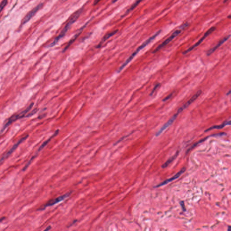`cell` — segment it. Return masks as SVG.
<instances>
[{
  "label": "cell",
  "instance_id": "cell-9",
  "mask_svg": "<svg viewBox=\"0 0 231 231\" xmlns=\"http://www.w3.org/2000/svg\"><path fill=\"white\" fill-rule=\"evenodd\" d=\"M186 171V168H183L179 171L177 172L176 174L174 176L172 177L171 178H169V179H167V180H165L164 182H162V183H160V184L158 185L157 186L155 187L158 188L160 187H162V186H164V185H167L169 183L171 182L172 181H174V180H176L177 178H179L183 173L185 172Z\"/></svg>",
  "mask_w": 231,
  "mask_h": 231
},
{
  "label": "cell",
  "instance_id": "cell-26",
  "mask_svg": "<svg viewBox=\"0 0 231 231\" xmlns=\"http://www.w3.org/2000/svg\"><path fill=\"white\" fill-rule=\"evenodd\" d=\"M229 0H224V3H226V2H227V1H228Z\"/></svg>",
  "mask_w": 231,
  "mask_h": 231
},
{
  "label": "cell",
  "instance_id": "cell-11",
  "mask_svg": "<svg viewBox=\"0 0 231 231\" xmlns=\"http://www.w3.org/2000/svg\"><path fill=\"white\" fill-rule=\"evenodd\" d=\"M118 30H116V31H113L111 32L110 33H109L107 34L106 35H105L104 37H103V38H102V41H101L100 43V44H99L98 45V46H97V47H98V48H100V46H101L103 44V43H104V42L106 41V40H107L108 39H109V38H111V37H112V36H113L114 35H115L116 33H118Z\"/></svg>",
  "mask_w": 231,
  "mask_h": 231
},
{
  "label": "cell",
  "instance_id": "cell-1",
  "mask_svg": "<svg viewBox=\"0 0 231 231\" xmlns=\"http://www.w3.org/2000/svg\"><path fill=\"white\" fill-rule=\"evenodd\" d=\"M82 12V9H79V10L77 11V12L75 13V14L72 16V18H71V19L70 20V21L68 22V23L66 24L65 27L63 29L62 31H61L60 34L55 38L54 41L49 45V47H52V46H55V45L58 42V41L65 35L66 33H67V32L68 31L69 29L70 28L71 26V25H72V24H74V23L77 20V19L79 18V17H80L81 14Z\"/></svg>",
  "mask_w": 231,
  "mask_h": 231
},
{
  "label": "cell",
  "instance_id": "cell-6",
  "mask_svg": "<svg viewBox=\"0 0 231 231\" xmlns=\"http://www.w3.org/2000/svg\"><path fill=\"white\" fill-rule=\"evenodd\" d=\"M43 3H40L39 5H38V6H36L31 11H30L24 17V19L22 21V25H25V24H26L27 22L30 21L31 19L32 18V17L35 15V14L39 11V9L43 7Z\"/></svg>",
  "mask_w": 231,
  "mask_h": 231
},
{
  "label": "cell",
  "instance_id": "cell-25",
  "mask_svg": "<svg viewBox=\"0 0 231 231\" xmlns=\"http://www.w3.org/2000/svg\"><path fill=\"white\" fill-rule=\"evenodd\" d=\"M4 219H5V218H4V217H3V218H1V219H0V223H1V222H2V221H3Z\"/></svg>",
  "mask_w": 231,
  "mask_h": 231
},
{
  "label": "cell",
  "instance_id": "cell-14",
  "mask_svg": "<svg viewBox=\"0 0 231 231\" xmlns=\"http://www.w3.org/2000/svg\"><path fill=\"white\" fill-rule=\"evenodd\" d=\"M84 27H85V26L83 27L82 28V30H80V31L79 32V33H77V34H76L75 36H74V38H72L71 40H70V41L69 42V43L68 44H67V45L65 46V48L64 49V52H65V51L67 49H68L69 47V46H70L73 43H74V41H75L76 39L77 38V37H78V36L80 35V34H81V33L83 29V28Z\"/></svg>",
  "mask_w": 231,
  "mask_h": 231
},
{
  "label": "cell",
  "instance_id": "cell-8",
  "mask_svg": "<svg viewBox=\"0 0 231 231\" xmlns=\"http://www.w3.org/2000/svg\"><path fill=\"white\" fill-rule=\"evenodd\" d=\"M71 194V192H69L65 194L64 195H62V196H59V197H57V198H55L54 199H52V200H50L49 201L45 206H44V208H41L39 210H44L45 208L46 207L51 206H53V205H56L57 203H59L60 202L62 201L63 200H64L65 198L68 197Z\"/></svg>",
  "mask_w": 231,
  "mask_h": 231
},
{
  "label": "cell",
  "instance_id": "cell-20",
  "mask_svg": "<svg viewBox=\"0 0 231 231\" xmlns=\"http://www.w3.org/2000/svg\"><path fill=\"white\" fill-rule=\"evenodd\" d=\"M188 26H189L188 23H185V24H184V25H182V26L180 27V28H179V29H180V30L182 31V30H184V29H185V28H187V27Z\"/></svg>",
  "mask_w": 231,
  "mask_h": 231
},
{
  "label": "cell",
  "instance_id": "cell-17",
  "mask_svg": "<svg viewBox=\"0 0 231 231\" xmlns=\"http://www.w3.org/2000/svg\"><path fill=\"white\" fill-rule=\"evenodd\" d=\"M208 138V137H207L206 138H205L203 139H201V140H200V141H199L198 142H196V143H195V144H194L193 145H192V146H191V147H190V148L188 149V150H187V153H188L189 151H190V150H192V149H193V148H194V147H196V146H197L198 145H199V144H200V143H202V142H204V141H205V140H206V139Z\"/></svg>",
  "mask_w": 231,
  "mask_h": 231
},
{
  "label": "cell",
  "instance_id": "cell-21",
  "mask_svg": "<svg viewBox=\"0 0 231 231\" xmlns=\"http://www.w3.org/2000/svg\"><path fill=\"white\" fill-rule=\"evenodd\" d=\"M172 95H173V93H171V94H170L169 95H168L167 97H166V98H165L164 99H163V101H166L169 100L170 99H171V98Z\"/></svg>",
  "mask_w": 231,
  "mask_h": 231
},
{
  "label": "cell",
  "instance_id": "cell-28",
  "mask_svg": "<svg viewBox=\"0 0 231 231\" xmlns=\"http://www.w3.org/2000/svg\"><path fill=\"white\" fill-rule=\"evenodd\" d=\"M230 18H231V15H229L228 16V19H230Z\"/></svg>",
  "mask_w": 231,
  "mask_h": 231
},
{
  "label": "cell",
  "instance_id": "cell-24",
  "mask_svg": "<svg viewBox=\"0 0 231 231\" xmlns=\"http://www.w3.org/2000/svg\"><path fill=\"white\" fill-rule=\"evenodd\" d=\"M51 229V227H48L45 230V231H49V230H50Z\"/></svg>",
  "mask_w": 231,
  "mask_h": 231
},
{
  "label": "cell",
  "instance_id": "cell-5",
  "mask_svg": "<svg viewBox=\"0 0 231 231\" xmlns=\"http://www.w3.org/2000/svg\"><path fill=\"white\" fill-rule=\"evenodd\" d=\"M215 29H216V28H215V27H211L209 30H208V31L205 33V34H204L203 37L201 38L199 40V41H198V42H197L194 45L191 46V47H190L189 49H188L187 50L184 52L183 53V54H184V55H185V54L189 53V52H190L191 51L194 49H195V48H196V47H197L198 46L200 45L201 44V43H202V42L206 39V38L208 35H210V34L212 33L215 31Z\"/></svg>",
  "mask_w": 231,
  "mask_h": 231
},
{
  "label": "cell",
  "instance_id": "cell-2",
  "mask_svg": "<svg viewBox=\"0 0 231 231\" xmlns=\"http://www.w3.org/2000/svg\"><path fill=\"white\" fill-rule=\"evenodd\" d=\"M161 32V31H158L154 35H153L152 36H151V37H150L149 39H147L145 42H144L141 46H139V47L138 48V49H137L132 54V55L128 58V59L126 60V61L123 63V64L120 67V68L118 70V72H121V71L126 67V66L131 61V60L133 59L134 57L140 51H141L142 49L145 48L146 46L148 45L152 41H153V40L156 38L157 36H158V35H159V34H160Z\"/></svg>",
  "mask_w": 231,
  "mask_h": 231
},
{
  "label": "cell",
  "instance_id": "cell-10",
  "mask_svg": "<svg viewBox=\"0 0 231 231\" xmlns=\"http://www.w3.org/2000/svg\"><path fill=\"white\" fill-rule=\"evenodd\" d=\"M230 35H228V36H226V37H225V38H224L223 39H222V40H221V41H220L215 46H214L213 48L211 49L208 51V52H207V56H209V55L212 54V53H213L214 52H215L219 47H220V46L222 45L223 44H224L227 40H228L229 38H230Z\"/></svg>",
  "mask_w": 231,
  "mask_h": 231
},
{
  "label": "cell",
  "instance_id": "cell-15",
  "mask_svg": "<svg viewBox=\"0 0 231 231\" xmlns=\"http://www.w3.org/2000/svg\"><path fill=\"white\" fill-rule=\"evenodd\" d=\"M58 132H59V130H57V131L55 132V133L54 134H53V136H52V137L50 138L49 139H47V140H46V141H45V142H44L43 144H42V145H41V146L39 147L38 151L39 152L40 151H41V150H43V149H44V147H45L46 145H47V144H48V143L50 142V141L52 139V138L54 137H55V136H57V134L58 133Z\"/></svg>",
  "mask_w": 231,
  "mask_h": 231
},
{
  "label": "cell",
  "instance_id": "cell-27",
  "mask_svg": "<svg viewBox=\"0 0 231 231\" xmlns=\"http://www.w3.org/2000/svg\"><path fill=\"white\" fill-rule=\"evenodd\" d=\"M231 227H230L229 226V227H228V230H227V231H229V230H230V229Z\"/></svg>",
  "mask_w": 231,
  "mask_h": 231
},
{
  "label": "cell",
  "instance_id": "cell-4",
  "mask_svg": "<svg viewBox=\"0 0 231 231\" xmlns=\"http://www.w3.org/2000/svg\"><path fill=\"white\" fill-rule=\"evenodd\" d=\"M182 31V30H180V29L176 31H175L173 33H172L169 38H168L166 40H165L164 42L162 43L161 44L159 45L157 47L156 49L155 50L153 51V53H156L157 52L159 51L160 50H161L162 48L164 47L165 46L167 45L169 43H170L172 40L174 39L176 37H177L178 35H179V34L181 33Z\"/></svg>",
  "mask_w": 231,
  "mask_h": 231
},
{
  "label": "cell",
  "instance_id": "cell-22",
  "mask_svg": "<svg viewBox=\"0 0 231 231\" xmlns=\"http://www.w3.org/2000/svg\"><path fill=\"white\" fill-rule=\"evenodd\" d=\"M37 109H34V110H33V111L32 113H31L30 114H28V115L27 116V117H28V116H31L33 115L35 113H36V112H37Z\"/></svg>",
  "mask_w": 231,
  "mask_h": 231
},
{
  "label": "cell",
  "instance_id": "cell-18",
  "mask_svg": "<svg viewBox=\"0 0 231 231\" xmlns=\"http://www.w3.org/2000/svg\"><path fill=\"white\" fill-rule=\"evenodd\" d=\"M8 0H2L1 3H0V13L2 12L4 8L7 4Z\"/></svg>",
  "mask_w": 231,
  "mask_h": 231
},
{
  "label": "cell",
  "instance_id": "cell-23",
  "mask_svg": "<svg viewBox=\"0 0 231 231\" xmlns=\"http://www.w3.org/2000/svg\"><path fill=\"white\" fill-rule=\"evenodd\" d=\"M101 1V0H95L94 2V5H97V4H98L100 1Z\"/></svg>",
  "mask_w": 231,
  "mask_h": 231
},
{
  "label": "cell",
  "instance_id": "cell-12",
  "mask_svg": "<svg viewBox=\"0 0 231 231\" xmlns=\"http://www.w3.org/2000/svg\"><path fill=\"white\" fill-rule=\"evenodd\" d=\"M231 123H230V121H227L225 122L223 124H221V125H217V126H211L210 128H208L205 131V132H208V131H211V130H214V129H221L224 127L225 126H226L227 125H230Z\"/></svg>",
  "mask_w": 231,
  "mask_h": 231
},
{
  "label": "cell",
  "instance_id": "cell-13",
  "mask_svg": "<svg viewBox=\"0 0 231 231\" xmlns=\"http://www.w3.org/2000/svg\"><path fill=\"white\" fill-rule=\"evenodd\" d=\"M178 154H179V152L177 151L174 155H173V156H172L170 158H169V159L164 163V164L162 165V169H165V168H167V167L171 163H172V161H173V160H175V159L177 157V156H178Z\"/></svg>",
  "mask_w": 231,
  "mask_h": 231
},
{
  "label": "cell",
  "instance_id": "cell-7",
  "mask_svg": "<svg viewBox=\"0 0 231 231\" xmlns=\"http://www.w3.org/2000/svg\"><path fill=\"white\" fill-rule=\"evenodd\" d=\"M28 137V135H27V136H26V137H24L23 138L21 139L20 140H19L15 145H14V146L7 152V153H6V154L2 157V158L0 159V164H1V163H2L3 161H4V160H5L6 158H7L9 156L11 155L12 153H13V152H14L15 150L17 149V147L20 145V144H21L23 141L26 140V139H27V138Z\"/></svg>",
  "mask_w": 231,
  "mask_h": 231
},
{
  "label": "cell",
  "instance_id": "cell-3",
  "mask_svg": "<svg viewBox=\"0 0 231 231\" xmlns=\"http://www.w3.org/2000/svg\"><path fill=\"white\" fill-rule=\"evenodd\" d=\"M33 103H32L26 109H25L23 112H21L20 113L18 114L15 115L13 116L12 117L9 118L7 122L6 123L5 126H3V128H2V130H1V132H3L9 126V125H11L13 122H14L15 121L17 120V119L21 118L24 117L25 115L32 108L33 106Z\"/></svg>",
  "mask_w": 231,
  "mask_h": 231
},
{
  "label": "cell",
  "instance_id": "cell-16",
  "mask_svg": "<svg viewBox=\"0 0 231 231\" xmlns=\"http://www.w3.org/2000/svg\"><path fill=\"white\" fill-rule=\"evenodd\" d=\"M143 1H144V0H137V1L135 2V3H134V4H133L131 6V7H130L129 9H127L126 12L124 14V16H125V15L128 14L129 13H130V12L132 11L134 9L136 8V7H137V6L140 3V2H142Z\"/></svg>",
  "mask_w": 231,
  "mask_h": 231
},
{
  "label": "cell",
  "instance_id": "cell-19",
  "mask_svg": "<svg viewBox=\"0 0 231 231\" xmlns=\"http://www.w3.org/2000/svg\"><path fill=\"white\" fill-rule=\"evenodd\" d=\"M159 85H160V84H157L155 85V87H154V88H153V89L150 95L152 96L153 94V93H155V91L159 87Z\"/></svg>",
  "mask_w": 231,
  "mask_h": 231
}]
</instances>
